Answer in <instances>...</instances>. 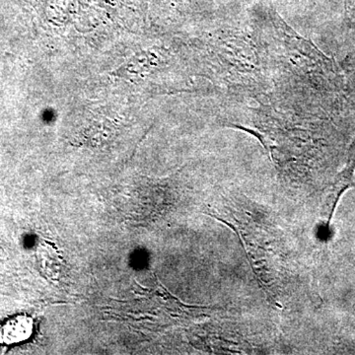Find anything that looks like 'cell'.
<instances>
[{"label":"cell","instance_id":"6da1fadb","mask_svg":"<svg viewBox=\"0 0 355 355\" xmlns=\"http://www.w3.org/2000/svg\"><path fill=\"white\" fill-rule=\"evenodd\" d=\"M31 331L32 322L30 319L21 318L6 324L2 330V338L6 343L20 342L27 338Z\"/></svg>","mask_w":355,"mask_h":355}]
</instances>
